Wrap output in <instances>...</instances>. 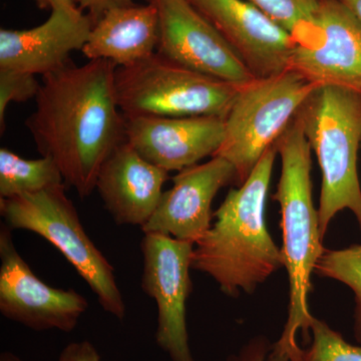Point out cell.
I'll use <instances>...</instances> for the list:
<instances>
[{
  "instance_id": "cell-4",
  "label": "cell",
  "mask_w": 361,
  "mask_h": 361,
  "mask_svg": "<svg viewBox=\"0 0 361 361\" xmlns=\"http://www.w3.org/2000/svg\"><path fill=\"white\" fill-rule=\"evenodd\" d=\"M314 152L322 182L318 218L322 238L341 211L355 215L361 230V188L357 155L361 146V92L320 85L297 114Z\"/></svg>"
},
{
  "instance_id": "cell-10",
  "label": "cell",
  "mask_w": 361,
  "mask_h": 361,
  "mask_svg": "<svg viewBox=\"0 0 361 361\" xmlns=\"http://www.w3.org/2000/svg\"><path fill=\"white\" fill-rule=\"evenodd\" d=\"M89 308L87 298L44 283L14 245L13 230L0 229V312L35 331H73Z\"/></svg>"
},
{
  "instance_id": "cell-25",
  "label": "cell",
  "mask_w": 361,
  "mask_h": 361,
  "mask_svg": "<svg viewBox=\"0 0 361 361\" xmlns=\"http://www.w3.org/2000/svg\"><path fill=\"white\" fill-rule=\"evenodd\" d=\"M58 361H102L99 351L90 341L71 342L61 351Z\"/></svg>"
},
{
  "instance_id": "cell-7",
  "label": "cell",
  "mask_w": 361,
  "mask_h": 361,
  "mask_svg": "<svg viewBox=\"0 0 361 361\" xmlns=\"http://www.w3.org/2000/svg\"><path fill=\"white\" fill-rule=\"evenodd\" d=\"M238 89L158 52L115 73L116 103L123 116L224 118Z\"/></svg>"
},
{
  "instance_id": "cell-19",
  "label": "cell",
  "mask_w": 361,
  "mask_h": 361,
  "mask_svg": "<svg viewBox=\"0 0 361 361\" xmlns=\"http://www.w3.org/2000/svg\"><path fill=\"white\" fill-rule=\"evenodd\" d=\"M314 273L346 285L355 294L353 334L355 341L361 344V244L336 250L325 249Z\"/></svg>"
},
{
  "instance_id": "cell-6",
  "label": "cell",
  "mask_w": 361,
  "mask_h": 361,
  "mask_svg": "<svg viewBox=\"0 0 361 361\" xmlns=\"http://www.w3.org/2000/svg\"><path fill=\"white\" fill-rule=\"evenodd\" d=\"M317 87L291 68L239 87L224 116V141L214 156L234 166L239 185L266 152L276 146Z\"/></svg>"
},
{
  "instance_id": "cell-12",
  "label": "cell",
  "mask_w": 361,
  "mask_h": 361,
  "mask_svg": "<svg viewBox=\"0 0 361 361\" xmlns=\"http://www.w3.org/2000/svg\"><path fill=\"white\" fill-rule=\"evenodd\" d=\"M229 42L256 78L290 68L295 40L248 0H189Z\"/></svg>"
},
{
  "instance_id": "cell-17",
  "label": "cell",
  "mask_w": 361,
  "mask_h": 361,
  "mask_svg": "<svg viewBox=\"0 0 361 361\" xmlns=\"http://www.w3.org/2000/svg\"><path fill=\"white\" fill-rule=\"evenodd\" d=\"M159 30L158 11L152 2L116 7L94 23L82 52L89 61L132 66L157 52Z\"/></svg>"
},
{
  "instance_id": "cell-26",
  "label": "cell",
  "mask_w": 361,
  "mask_h": 361,
  "mask_svg": "<svg viewBox=\"0 0 361 361\" xmlns=\"http://www.w3.org/2000/svg\"><path fill=\"white\" fill-rule=\"evenodd\" d=\"M42 8L63 9V11H77L78 7L73 4V0H35Z\"/></svg>"
},
{
  "instance_id": "cell-14",
  "label": "cell",
  "mask_w": 361,
  "mask_h": 361,
  "mask_svg": "<svg viewBox=\"0 0 361 361\" xmlns=\"http://www.w3.org/2000/svg\"><path fill=\"white\" fill-rule=\"evenodd\" d=\"M173 186L161 195L159 205L142 233H158L196 244L212 226V203L237 173L230 161L213 157L205 163L180 171Z\"/></svg>"
},
{
  "instance_id": "cell-27",
  "label": "cell",
  "mask_w": 361,
  "mask_h": 361,
  "mask_svg": "<svg viewBox=\"0 0 361 361\" xmlns=\"http://www.w3.org/2000/svg\"><path fill=\"white\" fill-rule=\"evenodd\" d=\"M341 1L355 14L361 25V0H341Z\"/></svg>"
},
{
  "instance_id": "cell-23",
  "label": "cell",
  "mask_w": 361,
  "mask_h": 361,
  "mask_svg": "<svg viewBox=\"0 0 361 361\" xmlns=\"http://www.w3.org/2000/svg\"><path fill=\"white\" fill-rule=\"evenodd\" d=\"M272 344L264 336L253 337L226 361H267Z\"/></svg>"
},
{
  "instance_id": "cell-8",
  "label": "cell",
  "mask_w": 361,
  "mask_h": 361,
  "mask_svg": "<svg viewBox=\"0 0 361 361\" xmlns=\"http://www.w3.org/2000/svg\"><path fill=\"white\" fill-rule=\"evenodd\" d=\"M194 247L191 242L158 233H144L141 242V286L157 304L156 342L171 361H196L190 348L186 318Z\"/></svg>"
},
{
  "instance_id": "cell-1",
  "label": "cell",
  "mask_w": 361,
  "mask_h": 361,
  "mask_svg": "<svg viewBox=\"0 0 361 361\" xmlns=\"http://www.w3.org/2000/svg\"><path fill=\"white\" fill-rule=\"evenodd\" d=\"M118 66L109 61H71L42 77L35 109L25 121L40 156L58 165L80 198L96 190L104 161L125 141V116L115 94Z\"/></svg>"
},
{
  "instance_id": "cell-20",
  "label": "cell",
  "mask_w": 361,
  "mask_h": 361,
  "mask_svg": "<svg viewBox=\"0 0 361 361\" xmlns=\"http://www.w3.org/2000/svg\"><path fill=\"white\" fill-rule=\"evenodd\" d=\"M310 348L301 350L298 361H361V344L353 345L323 320L313 318Z\"/></svg>"
},
{
  "instance_id": "cell-3",
  "label": "cell",
  "mask_w": 361,
  "mask_h": 361,
  "mask_svg": "<svg viewBox=\"0 0 361 361\" xmlns=\"http://www.w3.org/2000/svg\"><path fill=\"white\" fill-rule=\"evenodd\" d=\"M281 175L273 199L281 212L282 254L289 281L288 315L281 336L267 361H298L302 348L297 334L310 336L311 314L308 297L318 260L324 253L318 210L312 197L311 148L298 116L276 144Z\"/></svg>"
},
{
  "instance_id": "cell-9",
  "label": "cell",
  "mask_w": 361,
  "mask_h": 361,
  "mask_svg": "<svg viewBox=\"0 0 361 361\" xmlns=\"http://www.w3.org/2000/svg\"><path fill=\"white\" fill-rule=\"evenodd\" d=\"M159 14L157 52L169 61L243 87L255 80L219 30L189 0H149Z\"/></svg>"
},
{
  "instance_id": "cell-2",
  "label": "cell",
  "mask_w": 361,
  "mask_h": 361,
  "mask_svg": "<svg viewBox=\"0 0 361 361\" xmlns=\"http://www.w3.org/2000/svg\"><path fill=\"white\" fill-rule=\"evenodd\" d=\"M276 146L268 149L245 182L230 190L214 213L215 222L195 244L192 269L215 280L233 298L253 294L284 267L281 248L273 240L265 220Z\"/></svg>"
},
{
  "instance_id": "cell-11",
  "label": "cell",
  "mask_w": 361,
  "mask_h": 361,
  "mask_svg": "<svg viewBox=\"0 0 361 361\" xmlns=\"http://www.w3.org/2000/svg\"><path fill=\"white\" fill-rule=\"evenodd\" d=\"M294 40L291 70L318 87L361 92V25L341 0H322L313 25Z\"/></svg>"
},
{
  "instance_id": "cell-13",
  "label": "cell",
  "mask_w": 361,
  "mask_h": 361,
  "mask_svg": "<svg viewBox=\"0 0 361 361\" xmlns=\"http://www.w3.org/2000/svg\"><path fill=\"white\" fill-rule=\"evenodd\" d=\"M125 137L149 163L170 173L213 158L224 141L222 116H125Z\"/></svg>"
},
{
  "instance_id": "cell-22",
  "label": "cell",
  "mask_w": 361,
  "mask_h": 361,
  "mask_svg": "<svg viewBox=\"0 0 361 361\" xmlns=\"http://www.w3.org/2000/svg\"><path fill=\"white\" fill-rule=\"evenodd\" d=\"M40 82L32 73L0 68V130L6 129V114L11 103H25L35 99Z\"/></svg>"
},
{
  "instance_id": "cell-16",
  "label": "cell",
  "mask_w": 361,
  "mask_h": 361,
  "mask_svg": "<svg viewBox=\"0 0 361 361\" xmlns=\"http://www.w3.org/2000/svg\"><path fill=\"white\" fill-rule=\"evenodd\" d=\"M169 172L142 158L127 141L108 157L96 190L118 225L144 227L155 213Z\"/></svg>"
},
{
  "instance_id": "cell-18",
  "label": "cell",
  "mask_w": 361,
  "mask_h": 361,
  "mask_svg": "<svg viewBox=\"0 0 361 361\" xmlns=\"http://www.w3.org/2000/svg\"><path fill=\"white\" fill-rule=\"evenodd\" d=\"M61 184L65 180L51 159H25L11 149H0V199L37 193Z\"/></svg>"
},
{
  "instance_id": "cell-5",
  "label": "cell",
  "mask_w": 361,
  "mask_h": 361,
  "mask_svg": "<svg viewBox=\"0 0 361 361\" xmlns=\"http://www.w3.org/2000/svg\"><path fill=\"white\" fill-rule=\"evenodd\" d=\"M66 184L14 198L0 199V214L11 230L39 235L56 247L96 294L106 312L123 322L127 313L115 270L94 245L66 196Z\"/></svg>"
},
{
  "instance_id": "cell-15",
  "label": "cell",
  "mask_w": 361,
  "mask_h": 361,
  "mask_svg": "<svg viewBox=\"0 0 361 361\" xmlns=\"http://www.w3.org/2000/svg\"><path fill=\"white\" fill-rule=\"evenodd\" d=\"M90 16L54 9L42 25L30 30H0V68L42 77L70 63L71 52L82 51L89 39Z\"/></svg>"
},
{
  "instance_id": "cell-21",
  "label": "cell",
  "mask_w": 361,
  "mask_h": 361,
  "mask_svg": "<svg viewBox=\"0 0 361 361\" xmlns=\"http://www.w3.org/2000/svg\"><path fill=\"white\" fill-rule=\"evenodd\" d=\"M294 39L314 23L322 0H248Z\"/></svg>"
},
{
  "instance_id": "cell-28",
  "label": "cell",
  "mask_w": 361,
  "mask_h": 361,
  "mask_svg": "<svg viewBox=\"0 0 361 361\" xmlns=\"http://www.w3.org/2000/svg\"><path fill=\"white\" fill-rule=\"evenodd\" d=\"M0 361H23L21 358L11 353H2Z\"/></svg>"
},
{
  "instance_id": "cell-24",
  "label": "cell",
  "mask_w": 361,
  "mask_h": 361,
  "mask_svg": "<svg viewBox=\"0 0 361 361\" xmlns=\"http://www.w3.org/2000/svg\"><path fill=\"white\" fill-rule=\"evenodd\" d=\"M73 2L78 8L87 11L94 23L111 9L134 4V0H73Z\"/></svg>"
}]
</instances>
